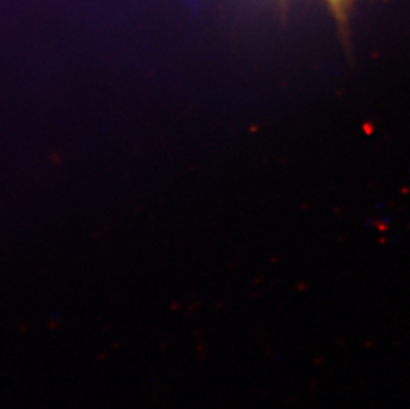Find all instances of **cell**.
Instances as JSON below:
<instances>
[{
    "instance_id": "6da1fadb",
    "label": "cell",
    "mask_w": 410,
    "mask_h": 409,
    "mask_svg": "<svg viewBox=\"0 0 410 409\" xmlns=\"http://www.w3.org/2000/svg\"><path fill=\"white\" fill-rule=\"evenodd\" d=\"M333 16L336 24L340 31V36L344 43L349 41L350 14L359 0H323Z\"/></svg>"
}]
</instances>
